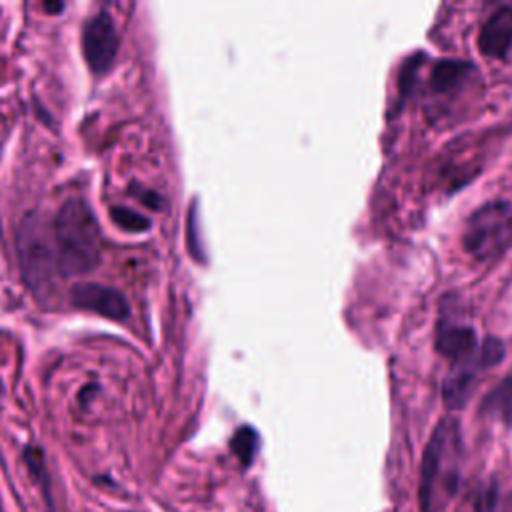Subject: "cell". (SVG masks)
<instances>
[{
  "label": "cell",
  "instance_id": "1",
  "mask_svg": "<svg viewBox=\"0 0 512 512\" xmlns=\"http://www.w3.org/2000/svg\"><path fill=\"white\" fill-rule=\"evenodd\" d=\"M60 274H86L100 262V230L90 204L68 198L48 226Z\"/></svg>",
  "mask_w": 512,
  "mask_h": 512
},
{
  "label": "cell",
  "instance_id": "2",
  "mask_svg": "<svg viewBox=\"0 0 512 512\" xmlns=\"http://www.w3.org/2000/svg\"><path fill=\"white\" fill-rule=\"evenodd\" d=\"M460 426L452 418H444L432 432L418 478L420 512H440L456 494L460 484Z\"/></svg>",
  "mask_w": 512,
  "mask_h": 512
},
{
  "label": "cell",
  "instance_id": "3",
  "mask_svg": "<svg viewBox=\"0 0 512 512\" xmlns=\"http://www.w3.org/2000/svg\"><path fill=\"white\" fill-rule=\"evenodd\" d=\"M462 242L480 260L504 254L512 246V204L492 200L476 208L466 220Z\"/></svg>",
  "mask_w": 512,
  "mask_h": 512
},
{
  "label": "cell",
  "instance_id": "4",
  "mask_svg": "<svg viewBox=\"0 0 512 512\" xmlns=\"http://www.w3.org/2000/svg\"><path fill=\"white\" fill-rule=\"evenodd\" d=\"M18 250L24 276L30 286L46 288L54 274L60 272L56 264V256L52 250L48 224L40 220L22 222L18 236Z\"/></svg>",
  "mask_w": 512,
  "mask_h": 512
},
{
  "label": "cell",
  "instance_id": "5",
  "mask_svg": "<svg viewBox=\"0 0 512 512\" xmlns=\"http://www.w3.org/2000/svg\"><path fill=\"white\" fill-rule=\"evenodd\" d=\"M504 358V346L500 340L496 338H486L480 344L478 354L460 366H454V372L446 378L444 388H442V396H444V404L450 410H458L466 404L468 396L474 390V382L480 370H486L494 364H498Z\"/></svg>",
  "mask_w": 512,
  "mask_h": 512
},
{
  "label": "cell",
  "instance_id": "6",
  "mask_svg": "<svg viewBox=\"0 0 512 512\" xmlns=\"http://www.w3.org/2000/svg\"><path fill=\"white\" fill-rule=\"evenodd\" d=\"M82 52L92 72H106L118 54V32L106 12L94 14L82 30Z\"/></svg>",
  "mask_w": 512,
  "mask_h": 512
},
{
  "label": "cell",
  "instance_id": "7",
  "mask_svg": "<svg viewBox=\"0 0 512 512\" xmlns=\"http://www.w3.org/2000/svg\"><path fill=\"white\" fill-rule=\"evenodd\" d=\"M70 300L76 308L90 310L110 320H126L130 314L128 300L120 290L96 282H82L72 286Z\"/></svg>",
  "mask_w": 512,
  "mask_h": 512
},
{
  "label": "cell",
  "instance_id": "8",
  "mask_svg": "<svg viewBox=\"0 0 512 512\" xmlns=\"http://www.w3.org/2000/svg\"><path fill=\"white\" fill-rule=\"evenodd\" d=\"M476 330L466 324L440 322L436 330V350L454 362V366L470 362L480 350Z\"/></svg>",
  "mask_w": 512,
  "mask_h": 512
},
{
  "label": "cell",
  "instance_id": "9",
  "mask_svg": "<svg viewBox=\"0 0 512 512\" xmlns=\"http://www.w3.org/2000/svg\"><path fill=\"white\" fill-rule=\"evenodd\" d=\"M482 54L490 58H504L512 48V6H500L482 24L478 34Z\"/></svg>",
  "mask_w": 512,
  "mask_h": 512
},
{
  "label": "cell",
  "instance_id": "10",
  "mask_svg": "<svg viewBox=\"0 0 512 512\" xmlns=\"http://www.w3.org/2000/svg\"><path fill=\"white\" fill-rule=\"evenodd\" d=\"M474 72V66L464 60H438L430 74V84L436 92H450L460 86L468 74Z\"/></svg>",
  "mask_w": 512,
  "mask_h": 512
},
{
  "label": "cell",
  "instance_id": "11",
  "mask_svg": "<svg viewBox=\"0 0 512 512\" xmlns=\"http://www.w3.org/2000/svg\"><path fill=\"white\" fill-rule=\"evenodd\" d=\"M480 412L494 420L512 424V372L486 394Z\"/></svg>",
  "mask_w": 512,
  "mask_h": 512
},
{
  "label": "cell",
  "instance_id": "12",
  "mask_svg": "<svg viewBox=\"0 0 512 512\" xmlns=\"http://www.w3.org/2000/svg\"><path fill=\"white\" fill-rule=\"evenodd\" d=\"M110 218L122 230H128V232H146V230H150V224H152L148 216H144L142 212L132 210L128 206H112L110 208Z\"/></svg>",
  "mask_w": 512,
  "mask_h": 512
},
{
  "label": "cell",
  "instance_id": "13",
  "mask_svg": "<svg viewBox=\"0 0 512 512\" xmlns=\"http://www.w3.org/2000/svg\"><path fill=\"white\" fill-rule=\"evenodd\" d=\"M230 446H232L234 454L242 460L244 466L252 464L254 454H256V450H258V434H256V430L250 428V426H242V428L234 434Z\"/></svg>",
  "mask_w": 512,
  "mask_h": 512
},
{
  "label": "cell",
  "instance_id": "14",
  "mask_svg": "<svg viewBox=\"0 0 512 512\" xmlns=\"http://www.w3.org/2000/svg\"><path fill=\"white\" fill-rule=\"evenodd\" d=\"M44 8H46L48 12H58V10H62V8H64V4H62V2H56V4H54V2H52V4H50V2H46V4H44Z\"/></svg>",
  "mask_w": 512,
  "mask_h": 512
},
{
  "label": "cell",
  "instance_id": "15",
  "mask_svg": "<svg viewBox=\"0 0 512 512\" xmlns=\"http://www.w3.org/2000/svg\"><path fill=\"white\" fill-rule=\"evenodd\" d=\"M0 396H2V380H0Z\"/></svg>",
  "mask_w": 512,
  "mask_h": 512
},
{
  "label": "cell",
  "instance_id": "16",
  "mask_svg": "<svg viewBox=\"0 0 512 512\" xmlns=\"http://www.w3.org/2000/svg\"><path fill=\"white\" fill-rule=\"evenodd\" d=\"M0 512H2V506H0Z\"/></svg>",
  "mask_w": 512,
  "mask_h": 512
}]
</instances>
